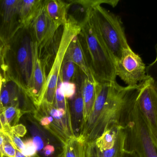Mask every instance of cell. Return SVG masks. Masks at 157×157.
I'll list each match as a JSON object with an SVG mask.
<instances>
[{"mask_svg":"<svg viewBox=\"0 0 157 157\" xmlns=\"http://www.w3.org/2000/svg\"><path fill=\"white\" fill-rule=\"evenodd\" d=\"M95 84L94 106L80 134L90 144L106 130L114 125H121L126 106L140 86L139 84L136 86L123 87L117 82Z\"/></svg>","mask_w":157,"mask_h":157,"instance_id":"1","label":"cell"},{"mask_svg":"<svg viewBox=\"0 0 157 157\" xmlns=\"http://www.w3.org/2000/svg\"><path fill=\"white\" fill-rule=\"evenodd\" d=\"M78 37L94 83L116 82L115 60L104 43L89 10L80 22Z\"/></svg>","mask_w":157,"mask_h":157,"instance_id":"2","label":"cell"},{"mask_svg":"<svg viewBox=\"0 0 157 157\" xmlns=\"http://www.w3.org/2000/svg\"><path fill=\"white\" fill-rule=\"evenodd\" d=\"M37 47L30 26L21 27L4 46L6 74L19 84L28 93L31 87Z\"/></svg>","mask_w":157,"mask_h":157,"instance_id":"3","label":"cell"},{"mask_svg":"<svg viewBox=\"0 0 157 157\" xmlns=\"http://www.w3.org/2000/svg\"><path fill=\"white\" fill-rule=\"evenodd\" d=\"M140 89L130 99L121 120L126 134L125 152H134L139 157H157V148L136 105Z\"/></svg>","mask_w":157,"mask_h":157,"instance_id":"4","label":"cell"},{"mask_svg":"<svg viewBox=\"0 0 157 157\" xmlns=\"http://www.w3.org/2000/svg\"><path fill=\"white\" fill-rule=\"evenodd\" d=\"M87 10L90 11L93 22L116 62L123 51L130 47L121 17L101 5Z\"/></svg>","mask_w":157,"mask_h":157,"instance_id":"5","label":"cell"},{"mask_svg":"<svg viewBox=\"0 0 157 157\" xmlns=\"http://www.w3.org/2000/svg\"><path fill=\"white\" fill-rule=\"evenodd\" d=\"M35 120L63 144L75 136L70 109L58 108L43 100L33 113Z\"/></svg>","mask_w":157,"mask_h":157,"instance_id":"6","label":"cell"},{"mask_svg":"<svg viewBox=\"0 0 157 157\" xmlns=\"http://www.w3.org/2000/svg\"><path fill=\"white\" fill-rule=\"evenodd\" d=\"M80 23L72 16H69L63 26L60 39L55 52L52 63L47 77L46 90L43 100L53 104L58 80L65 53L72 41L80 32Z\"/></svg>","mask_w":157,"mask_h":157,"instance_id":"7","label":"cell"},{"mask_svg":"<svg viewBox=\"0 0 157 157\" xmlns=\"http://www.w3.org/2000/svg\"><path fill=\"white\" fill-rule=\"evenodd\" d=\"M136 103L157 148V88L150 77L142 82Z\"/></svg>","mask_w":157,"mask_h":157,"instance_id":"8","label":"cell"},{"mask_svg":"<svg viewBox=\"0 0 157 157\" xmlns=\"http://www.w3.org/2000/svg\"><path fill=\"white\" fill-rule=\"evenodd\" d=\"M115 69L116 76L128 86H136L149 78L142 58L131 47L124 49L121 58L116 61Z\"/></svg>","mask_w":157,"mask_h":157,"instance_id":"9","label":"cell"},{"mask_svg":"<svg viewBox=\"0 0 157 157\" xmlns=\"http://www.w3.org/2000/svg\"><path fill=\"white\" fill-rule=\"evenodd\" d=\"M11 106L19 108L23 115L33 113L36 109L28 92L5 73L0 88V109Z\"/></svg>","mask_w":157,"mask_h":157,"instance_id":"10","label":"cell"},{"mask_svg":"<svg viewBox=\"0 0 157 157\" xmlns=\"http://www.w3.org/2000/svg\"><path fill=\"white\" fill-rule=\"evenodd\" d=\"M22 0H0V40L6 44L23 26L20 9Z\"/></svg>","mask_w":157,"mask_h":157,"instance_id":"11","label":"cell"},{"mask_svg":"<svg viewBox=\"0 0 157 157\" xmlns=\"http://www.w3.org/2000/svg\"><path fill=\"white\" fill-rule=\"evenodd\" d=\"M30 26L37 45L39 54H41L56 39L59 28L47 14L44 4Z\"/></svg>","mask_w":157,"mask_h":157,"instance_id":"12","label":"cell"},{"mask_svg":"<svg viewBox=\"0 0 157 157\" xmlns=\"http://www.w3.org/2000/svg\"><path fill=\"white\" fill-rule=\"evenodd\" d=\"M47 77V71L40 59L37 47L35 55L31 87L28 93L36 108L40 105L44 99Z\"/></svg>","mask_w":157,"mask_h":157,"instance_id":"13","label":"cell"},{"mask_svg":"<svg viewBox=\"0 0 157 157\" xmlns=\"http://www.w3.org/2000/svg\"><path fill=\"white\" fill-rule=\"evenodd\" d=\"M85 75L79 69L77 77L74 82L75 91L71 98L67 99L69 102L71 115L73 126L75 135L81 133L84 124V102L82 94V85Z\"/></svg>","mask_w":157,"mask_h":157,"instance_id":"14","label":"cell"},{"mask_svg":"<svg viewBox=\"0 0 157 157\" xmlns=\"http://www.w3.org/2000/svg\"><path fill=\"white\" fill-rule=\"evenodd\" d=\"M71 3L62 0H45L44 7L47 14L58 28L68 20V12Z\"/></svg>","mask_w":157,"mask_h":157,"instance_id":"15","label":"cell"},{"mask_svg":"<svg viewBox=\"0 0 157 157\" xmlns=\"http://www.w3.org/2000/svg\"><path fill=\"white\" fill-rule=\"evenodd\" d=\"M91 145L81 135H75L63 144L62 157H90Z\"/></svg>","mask_w":157,"mask_h":157,"instance_id":"16","label":"cell"},{"mask_svg":"<svg viewBox=\"0 0 157 157\" xmlns=\"http://www.w3.org/2000/svg\"><path fill=\"white\" fill-rule=\"evenodd\" d=\"M78 35L73 39L69 45L63 61H71L78 66L86 77L94 81L87 65L85 56L78 41Z\"/></svg>","mask_w":157,"mask_h":157,"instance_id":"17","label":"cell"},{"mask_svg":"<svg viewBox=\"0 0 157 157\" xmlns=\"http://www.w3.org/2000/svg\"><path fill=\"white\" fill-rule=\"evenodd\" d=\"M45 0H22L20 16L22 25L30 26L44 6Z\"/></svg>","mask_w":157,"mask_h":157,"instance_id":"18","label":"cell"},{"mask_svg":"<svg viewBox=\"0 0 157 157\" xmlns=\"http://www.w3.org/2000/svg\"><path fill=\"white\" fill-rule=\"evenodd\" d=\"M82 94L84 102V124L87 121L91 113L96 99L95 83L86 76L84 77L82 82Z\"/></svg>","mask_w":157,"mask_h":157,"instance_id":"19","label":"cell"},{"mask_svg":"<svg viewBox=\"0 0 157 157\" xmlns=\"http://www.w3.org/2000/svg\"><path fill=\"white\" fill-rule=\"evenodd\" d=\"M120 125H114L106 130L96 139L94 144L100 152H103L113 147L116 141L118 128Z\"/></svg>","mask_w":157,"mask_h":157,"instance_id":"20","label":"cell"},{"mask_svg":"<svg viewBox=\"0 0 157 157\" xmlns=\"http://www.w3.org/2000/svg\"><path fill=\"white\" fill-rule=\"evenodd\" d=\"M126 134L123 126L120 125L117 131L114 146L111 149L101 152L105 157H123L125 153Z\"/></svg>","mask_w":157,"mask_h":157,"instance_id":"21","label":"cell"},{"mask_svg":"<svg viewBox=\"0 0 157 157\" xmlns=\"http://www.w3.org/2000/svg\"><path fill=\"white\" fill-rule=\"evenodd\" d=\"M23 115L21 111L14 106L6 107L0 109V121L2 127L8 125L11 127L17 125Z\"/></svg>","mask_w":157,"mask_h":157,"instance_id":"22","label":"cell"},{"mask_svg":"<svg viewBox=\"0 0 157 157\" xmlns=\"http://www.w3.org/2000/svg\"><path fill=\"white\" fill-rule=\"evenodd\" d=\"M79 70L78 66L71 61H63L60 72L63 84H74Z\"/></svg>","mask_w":157,"mask_h":157,"instance_id":"23","label":"cell"},{"mask_svg":"<svg viewBox=\"0 0 157 157\" xmlns=\"http://www.w3.org/2000/svg\"><path fill=\"white\" fill-rule=\"evenodd\" d=\"M71 4L79 5L83 6L85 10L92 8V7L105 3L113 7H115L118 4V0H70L68 1Z\"/></svg>","mask_w":157,"mask_h":157,"instance_id":"24","label":"cell"},{"mask_svg":"<svg viewBox=\"0 0 157 157\" xmlns=\"http://www.w3.org/2000/svg\"><path fill=\"white\" fill-rule=\"evenodd\" d=\"M32 127L31 132L33 136L32 140L33 143L36 147L37 152L42 151L44 147L47 144H49V143L47 141V139L45 135L42 132L39 130L36 126H33Z\"/></svg>","mask_w":157,"mask_h":157,"instance_id":"25","label":"cell"},{"mask_svg":"<svg viewBox=\"0 0 157 157\" xmlns=\"http://www.w3.org/2000/svg\"><path fill=\"white\" fill-rule=\"evenodd\" d=\"M2 151L4 156L15 157L16 149L10 138L6 134H5L4 141L2 146Z\"/></svg>","mask_w":157,"mask_h":157,"instance_id":"26","label":"cell"},{"mask_svg":"<svg viewBox=\"0 0 157 157\" xmlns=\"http://www.w3.org/2000/svg\"><path fill=\"white\" fill-rule=\"evenodd\" d=\"M155 49L156 54L155 60L147 66L146 72L147 75L152 79L154 84L157 88V44L155 46Z\"/></svg>","mask_w":157,"mask_h":157,"instance_id":"27","label":"cell"},{"mask_svg":"<svg viewBox=\"0 0 157 157\" xmlns=\"http://www.w3.org/2000/svg\"><path fill=\"white\" fill-rule=\"evenodd\" d=\"M25 148L21 152L24 156L28 157L34 156L37 154L36 147L32 139H28L24 142Z\"/></svg>","mask_w":157,"mask_h":157,"instance_id":"28","label":"cell"},{"mask_svg":"<svg viewBox=\"0 0 157 157\" xmlns=\"http://www.w3.org/2000/svg\"><path fill=\"white\" fill-rule=\"evenodd\" d=\"M4 46V44L0 40V88L2 84V80L4 74L5 73V67L4 63L3 54Z\"/></svg>","mask_w":157,"mask_h":157,"instance_id":"29","label":"cell"},{"mask_svg":"<svg viewBox=\"0 0 157 157\" xmlns=\"http://www.w3.org/2000/svg\"><path fill=\"white\" fill-rule=\"evenodd\" d=\"M11 130L14 134L19 137H23L27 132L26 128L22 124H18L14 127H11Z\"/></svg>","mask_w":157,"mask_h":157,"instance_id":"30","label":"cell"},{"mask_svg":"<svg viewBox=\"0 0 157 157\" xmlns=\"http://www.w3.org/2000/svg\"><path fill=\"white\" fill-rule=\"evenodd\" d=\"M55 149L54 147L52 145L47 144L44 147L42 153H43L44 156L46 157H50L53 155L55 153Z\"/></svg>","mask_w":157,"mask_h":157,"instance_id":"31","label":"cell"},{"mask_svg":"<svg viewBox=\"0 0 157 157\" xmlns=\"http://www.w3.org/2000/svg\"><path fill=\"white\" fill-rule=\"evenodd\" d=\"M90 157H99L98 149L97 148L94 143L91 145Z\"/></svg>","mask_w":157,"mask_h":157,"instance_id":"32","label":"cell"},{"mask_svg":"<svg viewBox=\"0 0 157 157\" xmlns=\"http://www.w3.org/2000/svg\"><path fill=\"white\" fill-rule=\"evenodd\" d=\"M123 157H139L134 152H125Z\"/></svg>","mask_w":157,"mask_h":157,"instance_id":"33","label":"cell"},{"mask_svg":"<svg viewBox=\"0 0 157 157\" xmlns=\"http://www.w3.org/2000/svg\"><path fill=\"white\" fill-rule=\"evenodd\" d=\"M5 139V134L2 131L0 132V148L2 146Z\"/></svg>","mask_w":157,"mask_h":157,"instance_id":"34","label":"cell"},{"mask_svg":"<svg viewBox=\"0 0 157 157\" xmlns=\"http://www.w3.org/2000/svg\"><path fill=\"white\" fill-rule=\"evenodd\" d=\"M15 157H28L25 156H24V155H23V154H22V153H21V152H19V151H18V150H16V153ZM31 157H41L39 155H38L37 154L36 155L34 156Z\"/></svg>","mask_w":157,"mask_h":157,"instance_id":"35","label":"cell"},{"mask_svg":"<svg viewBox=\"0 0 157 157\" xmlns=\"http://www.w3.org/2000/svg\"><path fill=\"white\" fill-rule=\"evenodd\" d=\"M3 154L2 152V148H0V157H5Z\"/></svg>","mask_w":157,"mask_h":157,"instance_id":"36","label":"cell"},{"mask_svg":"<svg viewBox=\"0 0 157 157\" xmlns=\"http://www.w3.org/2000/svg\"><path fill=\"white\" fill-rule=\"evenodd\" d=\"M99 157H105L102 155V154L99 151Z\"/></svg>","mask_w":157,"mask_h":157,"instance_id":"37","label":"cell"},{"mask_svg":"<svg viewBox=\"0 0 157 157\" xmlns=\"http://www.w3.org/2000/svg\"><path fill=\"white\" fill-rule=\"evenodd\" d=\"M2 125H1V122H0V132L2 131Z\"/></svg>","mask_w":157,"mask_h":157,"instance_id":"38","label":"cell"}]
</instances>
